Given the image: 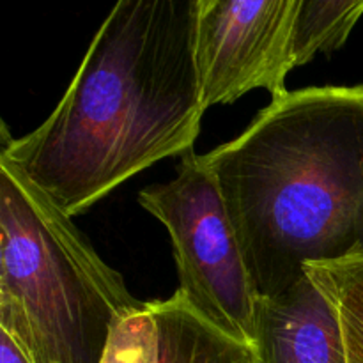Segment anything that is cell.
<instances>
[{
	"instance_id": "1",
	"label": "cell",
	"mask_w": 363,
	"mask_h": 363,
	"mask_svg": "<svg viewBox=\"0 0 363 363\" xmlns=\"http://www.w3.org/2000/svg\"><path fill=\"white\" fill-rule=\"evenodd\" d=\"M199 0H119L66 94L2 151L60 211L77 216L135 174L194 149L201 133L195 67Z\"/></svg>"
},
{
	"instance_id": "2",
	"label": "cell",
	"mask_w": 363,
	"mask_h": 363,
	"mask_svg": "<svg viewBox=\"0 0 363 363\" xmlns=\"http://www.w3.org/2000/svg\"><path fill=\"white\" fill-rule=\"evenodd\" d=\"M259 298L305 266L363 257V84L287 91L202 155Z\"/></svg>"
},
{
	"instance_id": "3",
	"label": "cell",
	"mask_w": 363,
	"mask_h": 363,
	"mask_svg": "<svg viewBox=\"0 0 363 363\" xmlns=\"http://www.w3.org/2000/svg\"><path fill=\"white\" fill-rule=\"evenodd\" d=\"M145 307L73 218L0 156V330L34 363H101L113 328Z\"/></svg>"
},
{
	"instance_id": "4",
	"label": "cell",
	"mask_w": 363,
	"mask_h": 363,
	"mask_svg": "<svg viewBox=\"0 0 363 363\" xmlns=\"http://www.w3.org/2000/svg\"><path fill=\"white\" fill-rule=\"evenodd\" d=\"M138 204L172 241L179 293L230 339L254 346L257 293L245 264L215 174L195 151L184 152L172 181L138 194Z\"/></svg>"
},
{
	"instance_id": "5",
	"label": "cell",
	"mask_w": 363,
	"mask_h": 363,
	"mask_svg": "<svg viewBox=\"0 0 363 363\" xmlns=\"http://www.w3.org/2000/svg\"><path fill=\"white\" fill-rule=\"evenodd\" d=\"M294 13L296 0H199L195 67L206 110L255 89L286 94Z\"/></svg>"
},
{
	"instance_id": "6",
	"label": "cell",
	"mask_w": 363,
	"mask_h": 363,
	"mask_svg": "<svg viewBox=\"0 0 363 363\" xmlns=\"http://www.w3.org/2000/svg\"><path fill=\"white\" fill-rule=\"evenodd\" d=\"M254 350L259 363H347L339 312L305 275L277 298H259Z\"/></svg>"
},
{
	"instance_id": "7",
	"label": "cell",
	"mask_w": 363,
	"mask_h": 363,
	"mask_svg": "<svg viewBox=\"0 0 363 363\" xmlns=\"http://www.w3.org/2000/svg\"><path fill=\"white\" fill-rule=\"evenodd\" d=\"M160 339V363H248L252 344L230 339L206 323L176 291L172 298L149 301Z\"/></svg>"
},
{
	"instance_id": "8",
	"label": "cell",
	"mask_w": 363,
	"mask_h": 363,
	"mask_svg": "<svg viewBox=\"0 0 363 363\" xmlns=\"http://www.w3.org/2000/svg\"><path fill=\"white\" fill-rule=\"evenodd\" d=\"M362 14L363 0H296L291 35L294 67L344 46Z\"/></svg>"
},
{
	"instance_id": "9",
	"label": "cell",
	"mask_w": 363,
	"mask_h": 363,
	"mask_svg": "<svg viewBox=\"0 0 363 363\" xmlns=\"http://www.w3.org/2000/svg\"><path fill=\"white\" fill-rule=\"evenodd\" d=\"M305 273L339 312L347 363H363V257L314 262Z\"/></svg>"
},
{
	"instance_id": "10",
	"label": "cell",
	"mask_w": 363,
	"mask_h": 363,
	"mask_svg": "<svg viewBox=\"0 0 363 363\" xmlns=\"http://www.w3.org/2000/svg\"><path fill=\"white\" fill-rule=\"evenodd\" d=\"M101 363H160V339L151 307L113 328Z\"/></svg>"
},
{
	"instance_id": "11",
	"label": "cell",
	"mask_w": 363,
	"mask_h": 363,
	"mask_svg": "<svg viewBox=\"0 0 363 363\" xmlns=\"http://www.w3.org/2000/svg\"><path fill=\"white\" fill-rule=\"evenodd\" d=\"M0 363H34L7 332L0 330Z\"/></svg>"
},
{
	"instance_id": "12",
	"label": "cell",
	"mask_w": 363,
	"mask_h": 363,
	"mask_svg": "<svg viewBox=\"0 0 363 363\" xmlns=\"http://www.w3.org/2000/svg\"><path fill=\"white\" fill-rule=\"evenodd\" d=\"M248 363H259V362H257V354L254 353V357H252L250 360H248Z\"/></svg>"
}]
</instances>
